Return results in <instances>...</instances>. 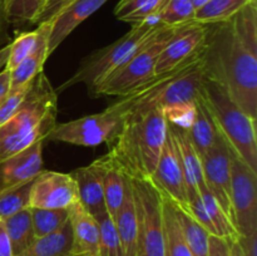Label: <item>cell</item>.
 Wrapping results in <instances>:
<instances>
[{
  "label": "cell",
  "mask_w": 257,
  "mask_h": 256,
  "mask_svg": "<svg viewBox=\"0 0 257 256\" xmlns=\"http://www.w3.org/2000/svg\"><path fill=\"white\" fill-rule=\"evenodd\" d=\"M127 183L128 176L110 158L109 165H108L107 171L104 173L103 190H104L105 208H107V212L109 213L112 218L114 217L115 213L122 206L125 190H127Z\"/></svg>",
  "instance_id": "26"
},
{
  "label": "cell",
  "mask_w": 257,
  "mask_h": 256,
  "mask_svg": "<svg viewBox=\"0 0 257 256\" xmlns=\"http://www.w3.org/2000/svg\"><path fill=\"white\" fill-rule=\"evenodd\" d=\"M163 112H165L166 119L170 124L187 131L195 119L196 103L175 105V107L166 108V109H163Z\"/></svg>",
  "instance_id": "37"
},
{
  "label": "cell",
  "mask_w": 257,
  "mask_h": 256,
  "mask_svg": "<svg viewBox=\"0 0 257 256\" xmlns=\"http://www.w3.org/2000/svg\"><path fill=\"white\" fill-rule=\"evenodd\" d=\"M155 80L156 77L135 92L124 97H119L117 102L102 112L77 118L69 122L57 123L48 135L47 141L64 142L80 147H95L104 142L108 143L119 130L123 120L130 114L136 103L152 87Z\"/></svg>",
  "instance_id": "5"
},
{
  "label": "cell",
  "mask_w": 257,
  "mask_h": 256,
  "mask_svg": "<svg viewBox=\"0 0 257 256\" xmlns=\"http://www.w3.org/2000/svg\"><path fill=\"white\" fill-rule=\"evenodd\" d=\"M200 197L206 211H207L208 216H210L211 221H212L213 227L216 230V236L225 238V240H236L238 237V233L236 231L232 220L222 210L220 203L211 195L210 191H201Z\"/></svg>",
  "instance_id": "29"
},
{
  "label": "cell",
  "mask_w": 257,
  "mask_h": 256,
  "mask_svg": "<svg viewBox=\"0 0 257 256\" xmlns=\"http://www.w3.org/2000/svg\"><path fill=\"white\" fill-rule=\"evenodd\" d=\"M0 256H13L9 238H8L7 232H5L3 221H0Z\"/></svg>",
  "instance_id": "41"
},
{
  "label": "cell",
  "mask_w": 257,
  "mask_h": 256,
  "mask_svg": "<svg viewBox=\"0 0 257 256\" xmlns=\"http://www.w3.org/2000/svg\"><path fill=\"white\" fill-rule=\"evenodd\" d=\"M68 256H85V255H77V253H70V255Z\"/></svg>",
  "instance_id": "46"
},
{
  "label": "cell",
  "mask_w": 257,
  "mask_h": 256,
  "mask_svg": "<svg viewBox=\"0 0 257 256\" xmlns=\"http://www.w3.org/2000/svg\"><path fill=\"white\" fill-rule=\"evenodd\" d=\"M208 256H230V246L227 240L218 236L210 235V253Z\"/></svg>",
  "instance_id": "39"
},
{
  "label": "cell",
  "mask_w": 257,
  "mask_h": 256,
  "mask_svg": "<svg viewBox=\"0 0 257 256\" xmlns=\"http://www.w3.org/2000/svg\"><path fill=\"white\" fill-rule=\"evenodd\" d=\"M206 77L257 118V7L252 2L227 22L207 24L202 52Z\"/></svg>",
  "instance_id": "1"
},
{
  "label": "cell",
  "mask_w": 257,
  "mask_h": 256,
  "mask_svg": "<svg viewBox=\"0 0 257 256\" xmlns=\"http://www.w3.org/2000/svg\"><path fill=\"white\" fill-rule=\"evenodd\" d=\"M72 2H74V0H49V2L44 5L42 12H40L39 14H38V17L35 18L34 25L53 20L60 12H62L63 9H64L65 7H67V5H69Z\"/></svg>",
  "instance_id": "38"
},
{
  "label": "cell",
  "mask_w": 257,
  "mask_h": 256,
  "mask_svg": "<svg viewBox=\"0 0 257 256\" xmlns=\"http://www.w3.org/2000/svg\"><path fill=\"white\" fill-rule=\"evenodd\" d=\"M73 235L68 221L59 230L37 237L34 242L18 256H68L72 253Z\"/></svg>",
  "instance_id": "22"
},
{
  "label": "cell",
  "mask_w": 257,
  "mask_h": 256,
  "mask_svg": "<svg viewBox=\"0 0 257 256\" xmlns=\"http://www.w3.org/2000/svg\"><path fill=\"white\" fill-rule=\"evenodd\" d=\"M188 138L201 158L221 138L210 109L203 99V93L196 102V115L191 127L187 130Z\"/></svg>",
  "instance_id": "21"
},
{
  "label": "cell",
  "mask_w": 257,
  "mask_h": 256,
  "mask_svg": "<svg viewBox=\"0 0 257 256\" xmlns=\"http://www.w3.org/2000/svg\"><path fill=\"white\" fill-rule=\"evenodd\" d=\"M206 39L207 24L192 22L178 27L161 52L155 74H165L195 62L202 55Z\"/></svg>",
  "instance_id": "10"
},
{
  "label": "cell",
  "mask_w": 257,
  "mask_h": 256,
  "mask_svg": "<svg viewBox=\"0 0 257 256\" xmlns=\"http://www.w3.org/2000/svg\"><path fill=\"white\" fill-rule=\"evenodd\" d=\"M176 29L177 28L161 25L143 42V44L122 67L118 68L108 79L98 85L89 94L92 97H102V95L124 97L142 85L147 84L156 77V64L161 52L171 37L175 34Z\"/></svg>",
  "instance_id": "7"
},
{
  "label": "cell",
  "mask_w": 257,
  "mask_h": 256,
  "mask_svg": "<svg viewBox=\"0 0 257 256\" xmlns=\"http://www.w3.org/2000/svg\"><path fill=\"white\" fill-rule=\"evenodd\" d=\"M203 99L231 151L257 172L256 118L243 112L222 87L207 77L203 83Z\"/></svg>",
  "instance_id": "4"
},
{
  "label": "cell",
  "mask_w": 257,
  "mask_h": 256,
  "mask_svg": "<svg viewBox=\"0 0 257 256\" xmlns=\"http://www.w3.org/2000/svg\"><path fill=\"white\" fill-rule=\"evenodd\" d=\"M137 213V256H165L163 196L151 180L131 178Z\"/></svg>",
  "instance_id": "8"
},
{
  "label": "cell",
  "mask_w": 257,
  "mask_h": 256,
  "mask_svg": "<svg viewBox=\"0 0 257 256\" xmlns=\"http://www.w3.org/2000/svg\"><path fill=\"white\" fill-rule=\"evenodd\" d=\"M120 245H122L123 256H137V213H136L135 197L131 178L128 177L127 190L122 206L113 217Z\"/></svg>",
  "instance_id": "20"
},
{
  "label": "cell",
  "mask_w": 257,
  "mask_h": 256,
  "mask_svg": "<svg viewBox=\"0 0 257 256\" xmlns=\"http://www.w3.org/2000/svg\"><path fill=\"white\" fill-rule=\"evenodd\" d=\"M170 0H120L114 15L122 22L136 25L143 22L160 23V15Z\"/></svg>",
  "instance_id": "24"
},
{
  "label": "cell",
  "mask_w": 257,
  "mask_h": 256,
  "mask_svg": "<svg viewBox=\"0 0 257 256\" xmlns=\"http://www.w3.org/2000/svg\"><path fill=\"white\" fill-rule=\"evenodd\" d=\"M228 246H230V256H245L242 248L238 245L237 238L236 240H227Z\"/></svg>",
  "instance_id": "43"
},
{
  "label": "cell",
  "mask_w": 257,
  "mask_h": 256,
  "mask_svg": "<svg viewBox=\"0 0 257 256\" xmlns=\"http://www.w3.org/2000/svg\"><path fill=\"white\" fill-rule=\"evenodd\" d=\"M33 181L0 192V216H2V220L9 217L13 213L30 207V191H32Z\"/></svg>",
  "instance_id": "33"
},
{
  "label": "cell",
  "mask_w": 257,
  "mask_h": 256,
  "mask_svg": "<svg viewBox=\"0 0 257 256\" xmlns=\"http://www.w3.org/2000/svg\"><path fill=\"white\" fill-rule=\"evenodd\" d=\"M38 141L22 152L0 162V192L33 181L43 170V146Z\"/></svg>",
  "instance_id": "15"
},
{
  "label": "cell",
  "mask_w": 257,
  "mask_h": 256,
  "mask_svg": "<svg viewBox=\"0 0 257 256\" xmlns=\"http://www.w3.org/2000/svg\"><path fill=\"white\" fill-rule=\"evenodd\" d=\"M150 180L173 205L183 210L187 208V190H186L182 161H181L180 150H178L177 142H176L170 124H168L162 152L158 158L155 172Z\"/></svg>",
  "instance_id": "11"
},
{
  "label": "cell",
  "mask_w": 257,
  "mask_h": 256,
  "mask_svg": "<svg viewBox=\"0 0 257 256\" xmlns=\"http://www.w3.org/2000/svg\"><path fill=\"white\" fill-rule=\"evenodd\" d=\"M37 28L39 35L34 49L17 68L10 70V88H17L32 82L42 72L44 63L50 57L48 53V43H49L52 23H40Z\"/></svg>",
  "instance_id": "19"
},
{
  "label": "cell",
  "mask_w": 257,
  "mask_h": 256,
  "mask_svg": "<svg viewBox=\"0 0 257 256\" xmlns=\"http://www.w3.org/2000/svg\"><path fill=\"white\" fill-rule=\"evenodd\" d=\"M99 227V256H123L114 221L107 211L94 216Z\"/></svg>",
  "instance_id": "32"
},
{
  "label": "cell",
  "mask_w": 257,
  "mask_h": 256,
  "mask_svg": "<svg viewBox=\"0 0 257 256\" xmlns=\"http://www.w3.org/2000/svg\"><path fill=\"white\" fill-rule=\"evenodd\" d=\"M69 222L72 227V253L85 256H99V227L92 213L80 202L69 208Z\"/></svg>",
  "instance_id": "17"
},
{
  "label": "cell",
  "mask_w": 257,
  "mask_h": 256,
  "mask_svg": "<svg viewBox=\"0 0 257 256\" xmlns=\"http://www.w3.org/2000/svg\"><path fill=\"white\" fill-rule=\"evenodd\" d=\"M32 221L37 237L59 230L69 221V208H33Z\"/></svg>",
  "instance_id": "30"
},
{
  "label": "cell",
  "mask_w": 257,
  "mask_h": 256,
  "mask_svg": "<svg viewBox=\"0 0 257 256\" xmlns=\"http://www.w3.org/2000/svg\"><path fill=\"white\" fill-rule=\"evenodd\" d=\"M32 82L17 88H10L9 92L0 100V125L8 122L15 114L18 108L22 105L23 100H24L25 95H27L30 85H32Z\"/></svg>",
  "instance_id": "36"
},
{
  "label": "cell",
  "mask_w": 257,
  "mask_h": 256,
  "mask_svg": "<svg viewBox=\"0 0 257 256\" xmlns=\"http://www.w3.org/2000/svg\"><path fill=\"white\" fill-rule=\"evenodd\" d=\"M163 215H165L166 232L165 256H192L176 216L175 205L165 196H163Z\"/></svg>",
  "instance_id": "28"
},
{
  "label": "cell",
  "mask_w": 257,
  "mask_h": 256,
  "mask_svg": "<svg viewBox=\"0 0 257 256\" xmlns=\"http://www.w3.org/2000/svg\"><path fill=\"white\" fill-rule=\"evenodd\" d=\"M9 50H10L9 44H7L5 47L0 48V72H2L5 67H7L8 58H9Z\"/></svg>",
  "instance_id": "44"
},
{
  "label": "cell",
  "mask_w": 257,
  "mask_h": 256,
  "mask_svg": "<svg viewBox=\"0 0 257 256\" xmlns=\"http://www.w3.org/2000/svg\"><path fill=\"white\" fill-rule=\"evenodd\" d=\"M207 190L232 220L231 207V148L221 136L220 140L201 158ZM233 222V220H232Z\"/></svg>",
  "instance_id": "13"
},
{
  "label": "cell",
  "mask_w": 257,
  "mask_h": 256,
  "mask_svg": "<svg viewBox=\"0 0 257 256\" xmlns=\"http://www.w3.org/2000/svg\"><path fill=\"white\" fill-rule=\"evenodd\" d=\"M157 22H143L132 25V29L113 42L112 44L94 50L88 57H85L77 68L74 74L68 78L57 88V93L64 92L73 85L83 83L87 85L89 93H92L99 84L110 77L118 68L122 67L136 50L143 44L151 34L161 27Z\"/></svg>",
  "instance_id": "6"
},
{
  "label": "cell",
  "mask_w": 257,
  "mask_h": 256,
  "mask_svg": "<svg viewBox=\"0 0 257 256\" xmlns=\"http://www.w3.org/2000/svg\"><path fill=\"white\" fill-rule=\"evenodd\" d=\"M49 0H4L5 14L9 24L34 25L44 5Z\"/></svg>",
  "instance_id": "31"
},
{
  "label": "cell",
  "mask_w": 257,
  "mask_h": 256,
  "mask_svg": "<svg viewBox=\"0 0 257 256\" xmlns=\"http://www.w3.org/2000/svg\"><path fill=\"white\" fill-rule=\"evenodd\" d=\"M256 0H208L196 10L195 22L201 24H216L227 22Z\"/></svg>",
  "instance_id": "27"
},
{
  "label": "cell",
  "mask_w": 257,
  "mask_h": 256,
  "mask_svg": "<svg viewBox=\"0 0 257 256\" xmlns=\"http://www.w3.org/2000/svg\"><path fill=\"white\" fill-rule=\"evenodd\" d=\"M77 183L72 173L42 170L30 191V207L70 208L78 202Z\"/></svg>",
  "instance_id": "12"
},
{
  "label": "cell",
  "mask_w": 257,
  "mask_h": 256,
  "mask_svg": "<svg viewBox=\"0 0 257 256\" xmlns=\"http://www.w3.org/2000/svg\"><path fill=\"white\" fill-rule=\"evenodd\" d=\"M0 221H2V216H0Z\"/></svg>",
  "instance_id": "47"
},
{
  "label": "cell",
  "mask_w": 257,
  "mask_h": 256,
  "mask_svg": "<svg viewBox=\"0 0 257 256\" xmlns=\"http://www.w3.org/2000/svg\"><path fill=\"white\" fill-rule=\"evenodd\" d=\"M231 207L238 236L257 233V172L231 151Z\"/></svg>",
  "instance_id": "9"
},
{
  "label": "cell",
  "mask_w": 257,
  "mask_h": 256,
  "mask_svg": "<svg viewBox=\"0 0 257 256\" xmlns=\"http://www.w3.org/2000/svg\"><path fill=\"white\" fill-rule=\"evenodd\" d=\"M10 89V70L7 68L0 72V100L5 97Z\"/></svg>",
  "instance_id": "42"
},
{
  "label": "cell",
  "mask_w": 257,
  "mask_h": 256,
  "mask_svg": "<svg viewBox=\"0 0 257 256\" xmlns=\"http://www.w3.org/2000/svg\"><path fill=\"white\" fill-rule=\"evenodd\" d=\"M168 73L156 75L152 87L136 103L119 130L108 142L109 157L133 180L152 177L165 145L168 131L165 112L160 105L150 102L147 95Z\"/></svg>",
  "instance_id": "2"
},
{
  "label": "cell",
  "mask_w": 257,
  "mask_h": 256,
  "mask_svg": "<svg viewBox=\"0 0 257 256\" xmlns=\"http://www.w3.org/2000/svg\"><path fill=\"white\" fill-rule=\"evenodd\" d=\"M175 210L191 255L208 256V253H210V233L187 211L176 205Z\"/></svg>",
  "instance_id": "25"
},
{
  "label": "cell",
  "mask_w": 257,
  "mask_h": 256,
  "mask_svg": "<svg viewBox=\"0 0 257 256\" xmlns=\"http://www.w3.org/2000/svg\"><path fill=\"white\" fill-rule=\"evenodd\" d=\"M38 35H39V32H38V28H35L30 32L20 33L14 38L13 42L9 43V58L5 67L8 70L17 68L32 53L38 40Z\"/></svg>",
  "instance_id": "35"
},
{
  "label": "cell",
  "mask_w": 257,
  "mask_h": 256,
  "mask_svg": "<svg viewBox=\"0 0 257 256\" xmlns=\"http://www.w3.org/2000/svg\"><path fill=\"white\" fill-rule=\"evenodd\" d=\"M109 156L104 155L93 161L85 167H79L72 172L77 183L78 200L80 205L93 216L107 211L104 203V173L109 165Z\"/></svg>",
  "instance_id": "14"
},
{
  "label": "cell",
  "mask_w": 257,
  "mask_h": 256,
  "mask_svg": "<svg viewBox=\"0 0 257 256\" xmlns=\"http://www.w3.org/2000/svg\"><path fill=\"white\" fill-rule=\"evenodd\" d=\"M196 9L191 0H170L160 15V23L171 28H178L195 22Z\"/></svg>",
  "instance_id": "34"
},
{
  "label": "cell",
  "mask_w": 257,
  "mask_h": 256,
  "mask_svg": "<svg viewBox=\"0 0 257 256\" xmlns=\"http://www.w3.org/2000/svg\"><path fill=\"white\" fill-rule=\"evenodd\" d=\"M108 0H74L64 8L52 23L48 53L52 55L59 45L90 15L99 10Z\"/></svg>",
  "instance_id": "16"
},
{
  "label": "cell",
  "mask_w": 257,
  "mask_h": 256,
  "mask_svg": "<svg viewBox=\"0 0 257 256\" xmlns=\"http://www.w3.org/2000/svg\"><path fill=\"white\" fill-rule=\"evenodd\" d=\"M207 2L208 0H191V3H192V5L195 7L196 10L200 9L201 7H203V5H205Z\"/></svg>",
  "instance_id": "45"
},
{
  "label": "cell",
  "mask_w": 257,
  "mask_h": 256,
  "mask_svg": "<svg viewBox=\"0 0 257 256\" xmlns=\"http://www.w3.org/2000/svg\"><path fill=\"white\" fill-rule=\"evenodd\" d=\"M170 127L176 138L178 150H180L183 175H185L186 190H187V200H191L195 196H197L201 191L207 190L205 178H203L202 161H201V157L196 152L192 143H191L187 131L175 127L172 124H170Z\"/></svg>",
  "instance_id": "18"
},
{
  "label": "cell",
  "mask_w": 257,
  "mask_h": 256,
  "mask_svg": "<svg viewBox=\"0 0 257 256\" xmlns=\"http://www.w3.org/2000/svg\"><path fill=\"white\" fill-rule=\"evenodd\" d=\"M8 23L7 14H5L4 0H0V48L9 44V37H8Z\"/></svg>",
  "instance_id": "40"
},
{
  "label": "cell",
  "mask_w": 257,
  "mask_h": 256,
  "mask_svg": "<svg viewBox=\"0 0 257 256\" xmlns=\"http://www.w3.org/2000/svg\"><path fill=\"white\" fill-rule=\"evenodd\" d=\"M2 221L8 238H9L13 256H18L23 251L27 250L37 238L34 227H33L30 207L13 213L12 216Z\"/></svg>",
  "instance_id": "23"
},
{
  "label": "cell",
  "mask_w": 257,
  "mask_h": 256,
  "mask_svg": "<svg viewBox=\"0 0 257 256\" xmlns=\"http://www.w3.org/2000/svg\"><path fill=\"white\" fill-rule=\"evenodd\" d=\"M57 115L58 93L42 70L33 79L15 114L0 125V162L38 141H47L57 124Z\"/></svg>",
  "instance_id": "3"
}]
</instances>
